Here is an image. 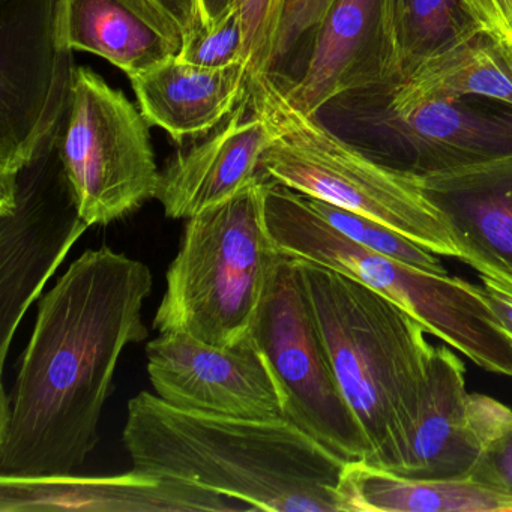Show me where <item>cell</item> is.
I'll return each mask as SVG.
<instances>
[{
  "instance_id": "1",
  "label": "cell",
  "mask_w": 512,
  "mask_h": 512,
  "mask_svg": "<svg viewBox=\"0 0 512 512\" xmlns=\"http://www.w3.org/2000/svg\"><path fill=\"white\" fill-rule=\"evenodd\" d=\"M151 292L145 263L103 247L41 298L13 391L2 394L0 476L71 475L85 464L122 352L148 338Z\"/></svg>"
},
{
  "instance_id": "2",
  "label": "cell",
  "mask_w": 512,
  "mask_h": 512,
  "mask_svg": "<svg viewBox=\"0 0 512 512\" xmlns=\"http://www.w3.org/2000/svg\"><path fill=\"white\" fill-rule=\"evenodd\" d=\"M134 469L200 485L250 511L347 512L349 461L287 418H232L178 409L157 394L128 401Z\"/></svg>"
},
{
  "instance_id": "3",
  "label": "cell",
  "mask_w": 512,
  "mask_h": 512,
  "mask_svg": "<svg viewBox=\"0 0 512 512\" xmlns=\"http://www.w3.org/2000/svg\"><path fill=\"white\" fill-rule=\"evenodd\" d=\"M296 262L341 394L367 439L365 463L403 475L434 349L427 329L365 284Z\"/></svg>"
},
{
  "instance_id": "4",
  "label": "cell",
  "mask_w": 512,
  "mask_h": 512,
  "mask_svg": "<svg viewBox=\"0 0 512 512\" xmlns=\"http://www.w3.org/2000/svg\"><path fill=\"white\" fill-rule=\"evenodd\" d=\"M263 208L269 235L281 254L365 284L409 311L428 334L473 364L512 376V338L488 304L482 286L374 253L317 214L304 194L266 178Z\"/></svg>"
},
{
  "instance_id": "5",
  "label": "cell",
  "mask_w": 512,
  "mask_h": 512,
  "mask_svg": "<svg viewBox=\"0 0 512 512\" xmlns=\"http://www.w3.org/2000/svg\"><path fill=\"white\" fill-rule=\"evenodd\" d=\"M248 95L275 133L260 166L266 179L385 224L437 256L461 260L419 176L373 160L332 133L319 116L290 106L268 74L250 76Z\"/></svg>"
},
{
  "instance_id": "6",
  "label": "cell",
  "mask_w": 512,
  "mask_h": 512,
  "mask_svg": "<svg viewBox=\"0 0 512 512\" xmlns=\"http://www.w3.org/2000/svg\"><path fill=\"white\" fill-rule=\"evenodd\" d=\"M263 182L188 218L155 314L160 334L226 347L251 331L281 259L266 227Z\"/></svg>"
},
{
  "instance_id": "7",
  "label": "cell",
  "mask_w": 512,
  "mask_h": 512,
  "mask_svg": "<svg viewBox=\"0 0 512 512\" xmlns=\"http://www.w3.org/2000/svg\"><path fill=\"white\" fill-rule=\"evenodd\" d=\"M0 211L20 175L53 145L71 103L73 52L67 0H2Z\"/></svg>"
},
{
  "instance_id": "8",
  "label": "cell",
  "mask_w": 512,
  "mask_h": 512,
  "mask_svg": "<svg viewBox=\"0 0 512 512\" xmlns=\"http://www.w3.org/2000/svg\"><path fill=\"white\" fill-rule=\"evenodd\" d=\"M149 124L127 95L91 68L79 67L56 146L89 227L107 226L157 196L161 173Z\"/></svg>"
},
{
  "instance_id": "9",
  "label": "cell",
  "mask_w": 512,
  "mask_h": 512,
  "mask_svg": "<svg viewBox=\"0 0 512 512\" xmlns=\"http://www.w3.org/2000/svg\"><path fill=\"white\" fill-rule=\"evenodd\" d=\"M251 334L283 389L284 416L343 460L367 461V439L341 394L292 257L281 254Z\"/></svg>"
},
{
  "instance_id": "10",
  "label": "cell",
  "mask_w": 512,
  "mask_h": 512,
  "mask_svg": "<svg viewBox=\"0 0 512 512\" xmlns=\"http://www.w3.org/2000/svg\"><path fill=\"white\" fill-rule=\"evenodd\" d=\"M148 373L161 400L178 409L232 418H286L284 394L251 331L212 346L166 332L146 346Z\"/></svg>"
},
{
  "instance_id": "11",
  "label": "cell",
  "mask_w": 512,
  "mask_h": 512,
  "mask_svg": "<svg viewBox=\"0 0 512 512\" xmlns=\"http://www.w3.org/2000/svg\"><path fill=\"white\" fill-rule=\"evenodd\" d=\"M0 358L32 302L41 295L88 224L71 188L58 200L19 181L13 205L0 211Z\"/></svg>"
},
{
  "instance_id": "12",
  "label": "cell",
  "mask_w": 512,
  "mask_h": 512,
  "mask_svg": "<svg viewBox=\"0 0 512 512\" xmlns=\"http://www.w3.org/2000/svg\"><path fill=\"white\" fill-rule=\"evenodd\" d=\"M311 37L299 76L268 74L287 103L304 115L320 116L350 92L389 83L380 0H335Z\"/></svg>"
},
{
  "instance_id": "13",
  "label": "cell",
  "mask_w": 512,
  "mask_h": 512,
  "mask_svg": "<svg viewBox=\"0 0 512 512\" xmlns=\"http://www.w3.org/2000/svg\"><path fill=\"white\" fill-rule=\"evenodd\" d=\"M250 511L247 505L200 485L134 469L89 478L0 476V512Z\"/></svg>"
},
{
  "instance_id": "14",
  "label": "cell",
  "mask_w": 512,
  "mask_h": 512,
  "mask_svg": "<svg viewBox=\"0 0 512 512\" xmlns=\"http://www.w3.org/2000/svg\"><path fill=\"white\" fill-rule=\"evenodd\" d=\"M245 95L221 130L176 155L161 172L155 199L166 217L191 218L221 205L262 178L260 166L274 142L271 124Z\"/></svg>"
},
{
  "instance_id": "15",
  "label": "cell",
  "mask_w": 512,
  "mask_h": 512,
  "mask_svg": "<svg viewBox=\"0 0 512 512\" xmlns=\"http://www.w3.org/2000/svg\"><path fill=\"white\" fill-rule=\"evenodd\" d=\"M461 251L478 274L512 280V152L421 178Z\"/></svg>"
},
{
  "instance_id": "16",
  "label": "cell",
  "mask_w": 512,
  "mask_h": 512,
  "mask_svg": "<svg viewBox=\"0 0 512 512\" xmlns=\"http://www.w3.org/2000/svg\"><path fill=\"white\" fill-rule=\"evenodd\" d=\"M382 124L415 152L410 173H433L482 163L512 152V127L461 107L458 98L428 94L395 82Z\"/></svg>"
},
{
  "instance_id": "17",
  "label": "cell",
  "mask_w": 512,
  "mask_h": 512,
  "mask_svg": "<svg viewBox=\"0 0 512 512\" xmlns=\"http://www.w3.org/2000/svg\"><path fill=\"white\" fill-rule=\"evenodd\" d=\"M146 121L176 143L208 136L235 112L248 92L245 62L203 68L176 58L130 77Z\"/></svg>"
},
{
  "instance_id": "18",
  "label": "cell",
  "mask_w": 512,
  "mask_h": 512,
  "mask_svg": "<svg viewBox=\"0 0 512 512\" xmlns=\"http://www.w3.org/2000/svg\"><path fill=\"white\" fill-rule=\"evenodd\" d=\"M68 40L128 79L181 55L185 34L155 0H67Z\"/></svg>"
},
{
  "instance_id": "19",
  "label": "cell",
  "mask_w": 512,
  "mask_h": 512,
  "mask_svg": "<svg viewBox=\"0 0 512 512\" xmlns=\"http://www.w3.org/2000/svg\"><path fill=\"white\" fill-rule=\"evenodd\" d=\"M464 373L463 361L454 352L446 346L434 347L424 404L403 476L469 478L481 448L470 427Z\"/></svg>"
},
{
  "instance_id": "20",
  "label": "cell",
  "mask_w": 512,
  "mask_h": 512,
  "mask_svg": "<svg viewBox=\"0 0 512 512\" xmlns=\"http://www.w3.org/2000/svg\"><path fill=\"white\" fill-rule=\"evenodd\" d=\"M347 512H512V497L472 478L397 475L349 461L341 484Z\"/></svg>"
},
{
  "instance_id": "21",
  "label": "cell",
  "mask_w": 512,
  "mask_h": 512,
  "mask_svg": "<svg viewBox=\"0 0 512 512\" xmlns=\"http://www.w3.org/2000/svg\"><path fill=\"white\" fill-rule=\"evenodd\" d=\"M397 82L428 94L458 100L475 95L512 106V56L470 25L439 49L416 59Z\"/></svg>"
},
{
  "instance_id": "22",
  "label": "cell",
  "mask_w": 512,
  "mask_h": 512,
  "mask_svg": "<svg viewBox=\"0 0 512 512\" xmlns=\"http://www.w3.org/2000/svg\"><path fill=\"white\" fill-rule=\"evenodd\" d=\"M380 7L389 83L473 25L460 0H380Z\"/></svg>"
},
{
  "instance_id": "23",
  "label": "cell",
  "mask_w": 512,
  "mask_h": 512,
  "mask_svg": "<svg viewBox=\"0 0 512 512\" xmlns=\"http://www.w3.org/2000/svg\"><path fill=\"white\" fill-rule=\"evenodd\" d=\"M467 412L481 448L469 478L512 497V410L487 395L469 394Z\"/></svg>"
},
{
  "instance_id": "24",
  "label": "cell",
  "mask_w": 512,
  "mask_h": 512,
  "mask_svg": "<svg viewBox=\"0 0 512 512\" xmlns=\"http://www.w3.org/2000/svg\"><path fill=\"white\" fill-rule=\"evenodd\" d=\"M305 197L317 214L322 215L326 221H329V224L344 233L347 238L355 241L356 244L362 245L374 253L389 257V259L421 269V271L431 272V274H448L437 254L425 250L424 247L401 235L397 230L377 223L364 215L356 214V212L346 211V209L329 205V203L313 199V197Z\"/></svg>"
},
{
  "instance_id": "25",
  "label": "cell",
  "mask_w": 512,
  "mask_h": 512,
  "mask_svg": "<svg viewBox=\"0 0 512 512\" xmlns=\"http://www.w3.org/2000/svg\"><path fill=\"white\" fill-rule=\"evenodd\" d=\"M178 58L203 68H224L245 62L244 25L238 7L235 5L212 26H197L185 40Z\"/></svg>"
},
{
  "instance_id": "26",
  "label": "cell",
  "mask_w": 512,
  "mask_h": 512,
  "mask_svg": "<svg viewBox=\"0 0 512 512\" xmlns=\"http://www.w3.org/2000/svg\"><path fill=\"white\" fill-rule=\"evenodd\" d=\"M335 0H281L262 74L277 73L284 61L314 34Z\"/></svg>"
},
{
  "instance_id": "27",
  "label": "cell",
  "mask_w": 512,
  "mask_h": 512,
  "mask_svg": "<svg viewBox=\"0 0 512 512\" xmlns=\"http://www.w3.org/2000/svg\"><path fill=\"white\" fill-rule=\"evenodd\" d=\"M281 0H236L245 37V62L250 76L265 71Z\"/></svg>"
},
{
  "instance_id": "28",
  "label": "cell",
  "mask_w": 512,
  "mask_h": 512,
  "mask_svg": "<svg viewBox=\"0 0 512 512\" xmlns=\"http://www.w3.org/2000/svg\"><path fill=\"white\" fill-rule=\"evenodd\" d=\"M470 22L512 53V0H460Z\"/></svg>"
},
{
  "instance_id": "29",
  "label": "cell",
  "mask_w": 512,
  "mask_h": 512,
  "mask_svg": "<svg viewBox=\"0 0 512 512\" xmlns=\"http://www.w3.org/2000/svg\"><path fill=\"white\" fill-rule=\"evenodd\" d=\"M482 289L488 304L493 308L499 322L502 323L509 337L512 338V280L496 274V272H484L479 274Z\"/></svg>"
},
{
  "instance_id": "30",
  "label": "cell",
  "mask_w": 512,
  "mask_h": 512,
  "mask_svg": "<svg viewBox=\"0 0 512 512\" xmlns=\"http://www.w3.org/2000/svg\"><path fill=\"white\" fill-rule=\"evenodd\" d=\"M155 2L181 26L185 40L197 26L202 25L199 0H155Z\"/></svg>"
},
{
  "instance_id": "31",
  "label": "cell",
  "mask_w": 512,
  "mask_h": 512,
  "mask_svg": "<svg viewBox=\"0 0 512 512\" xmlns=\"http://www.w3.org/2000/svg\"><path fill=\"white\" fill-rule=\"evenodd\" d=\"M202 26H212L226 16L236 5V0H199Z\"/></svg>"
},
{
  "instance_id": "32",
  "label": "cell",
  "mask_w": 512,
  "mask_h": 512,
  "mask_svg": "<svg viewBox=\"0 0 512 512\" xmlns=\"http://www.w3.org/2000/svg\"><path fill=\"white\" fill-rule=\"evenodd\" d=\"M509 53H511V52H509ZM511 56H512V53H511Z\"/></svg>"
}]
</instances>
